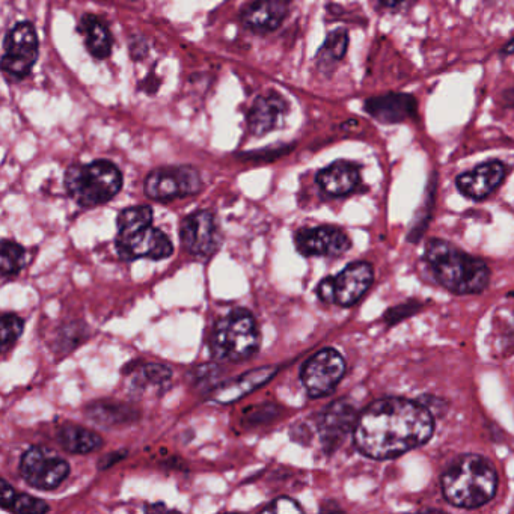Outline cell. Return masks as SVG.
Segmentation results:
<instances>
[{"label":"cell","mask_w":514,"mask_h":514,"mask_svg":"<svg viewBox=\"0 0 514 514\" xmlns=\"http://www.w3.org/2000/svg\"><path fill=\"white\" fill-rule=\"evenodd\" d=\"M435 433L429 407L407 398H382L359 415L353 429L356 448L374 460L395 459L427 444Z\"/></svg>","instance_id":"1"},{"label":"cell","mask_w":514,"mask_h":514,"mask_svg":"<svg viewBox=\"0 0 514 514\" xmlns=\"http://www.w3.org/2000/svg\"><path fill=\"white\" fill-rule=\"evenodd\" d=\"M441 486L451 505L472 510L495 498L498 474L489 460L478 454H465L448 466L442 475Z\"/></svg>","instance_id":"2"},{"label":"cell","mask_w":514,"mask_h":514,"mask_svg":"<svg viewBox=\"0 0 514 514\" xmlns=\"http://www.w3.org/2000/svg\"><path fill=\"white\" fill-rule=\"evenodd\" d=\"M426 260L442 287L465 296L478 294L489 285V267L484 261L459 251L445 240L433 239L426 246Z\"/></svg>","instance_id":"3"},{"label":"cell","mask_w":514,"mask_h":514,"mask_svg":"<svg viewBox=\"0 0 514 514\" xmlns=\"http://www.w3.org/2000/svg\"><path fill=\"white\" fill-rule=\"evenodd\" d=\"M123 174L115 163L97 160L86 165H74L65 174L68 195L82 207L106 204L120 193Z\"/></svg>","instance_id":"4"},{"label":"cell","mask_w":514,"mask_h":514,"mask_svg":"<svg viewBox=\"0 0 514 514\" xmlns=\"http://www.w3.org/2000/svg\"><path fill=\"white\" fill-rule=\"evenodd\" d=\"M260 349V329L249 311L237 308L218 320L210 338L213 358L242 362Z\"/></svg>","instance_id":"5"},{"label":"cell","mask_w":514,"mask_h":514,"mask_svg":"<svg viewBox=\"0 0 514 514\" xmlns=\"http://www.w3.org/2000/svg\"><path fill=\"white\" fill-rule=\"evenodd\" d=\"M374 270L370 263L358 261L349 264L337 276L323 279L317 287V294L326 303L352 306L361 300L373 284Z\"/></svg>","instance_id":"6"},{"label":"cell","mask_w":514,"mask_h":514,"mask_svg":"<svg viewBox=\"0 0 514 514\" xmlns=\"http://www.w3.org/2000/svg\"><path fill=\"white\" fill-rule=\"evenodd\" d=\"M20 474L34 489L53 490L64 483L70 474V465L52 448L37 445L23 454Z\"/></svg>","instance_id":"7"},{"label":"cell","mask_w":514,"mask_h":514,"mask_svg":"<svg viewBox=\"0 0 514 514\" xmlns=\"http://www.w3.org/2000/svg\"><path fill=\"white\" fill-rule=\"evenodd\" d=\"M38 35L32 23H17L4 40L2 71L10 79L22 80L31 74L38 61Z\"/></svg>","instance_id":"8"},{"label":"cell","mask_w":514,"mask_h":514,"mask_svg":"<svg viewBox=\"0 0 514 514\" xmlns=\"http://www.w3.org/2000/svg\"><path fill=\"white\" fill-rule=\"evenodd\" d=\"M201 187V175L192 166H166L154 169L145 178L144 184L148 198L162 202L196 195Z\"/></svg>","instance_id":"9"},{"label":"cell","mask_w":514,"mask_h":514,"mask_svg":"<svg viewBox=\"0 0 514 514\" xmlns=\"http://www.w3.org/2000/svg\"><path fill=\"white\" fill-rule=\"evenodd\" d=\"M346 373V362L335 349H323L311 356L300 370V380L313 398L335 391Z\"/></svg>","instance_id":"10"},{"label":"cell","mask_w":514,"mask_h":514,"mask_svg":"<svg viewBox=\"0 0 514 514\" xmlns=\"http://www.w3.org/2000/svg\"><path fill=\"white\" fill-rule=\"evenodd\" d=\"M117 251L124 261L138 260V258L163 260L171 257L174 246L169 237L159 228H154L153 225H142L130 230H118Z\"/></svg>","instance_id":"11"},{"label":"cell","mask_w":514,"mask_h":514,"mask_svg":"<svg viewBox=\"0 0 514 514\" xmlns=\"http://www.w3.org/2000/svg\"><path fill=\"white\" fill-rule=\"evenodd\" d=\"M183 248L193 257L210 258L222 245V233L213 213L199 210L183 219L180 225Z\"/></svg>","instance_id":"12"},{"label":"cell","mask_w":514,"mask_h":514,"mask_svg":"<svg viewBox=\"0 0 514 514\" xmlns=\"http://www.w3.org/2000/svg\"><path fill=\"white\" fill-rule=\"evenodd\" d=\"M297 251L303 257H340L349 251L352 242L340 228H302L294 236Z\"/></svg>","instance_id":"13"},{"label":"cell","mask_w":514,"mask_h":514,"mask_svg":"<svg viewBox=\"0 0 514 514\" xmlns=\"http://www.w3.org/2000/svg\"><path fill=\"white\" fill-rule=\"evenodd\" d=\"M293 0H252L243 8L240 19L243 26L255 34L276 31L287 17Z\"/></svg>","instance_id":"14"},{"label":"cell","mask_w":514,"mask_h":514,"mask_svg":"<svg viewBox=\"0 0 514 514\" xmlns=\"http://www.w3.org/2000/svg\"><path fill=\"white\" fill-rule=\"evenodd\" d=\"M505 174H507V168L504 163L498 160L483 163L472 171L460 174L456 181L457 189L468 198L481 201L501 186Z\"/></svg>","instance_id":"15"},{"label":"cell","mask_w":514,"mask_h":514,"mask_svg":"<svg viewBox=\"0 0 514 514\" xmlns=\"http://www.w3.org/2000/svg\"><path fill=\"white\" fill-rule=\"evenodd\" d=\"M288 114L287 101L281 95L270 92L254 101L248 114L249 132L255 136H264L279 129Z\"/></svg>","instance_id":"16"},{"label":"cell","mask_w":514,"mask_h":514,"mask_svg":"<svg viewBox=\"0 0 514 514\" xmlns=\"http://www.w3.org/2000/svg\"><path fill=\"white\" fill-rule=\"evenodd\" d=\"M365 111L383 124H400L412 120L418 112V101L412 95L386 94L368 98Z\"/></svg>","instance_id":"17"},{"label":"cell","mask_w":514,"mask_h":514,"mask_svg":"<svg viewBox=\"0 0 514 514\" xmlns=\"http://www.w3.org/2000/svg\"><path fill=\"white\" fill-rule=\"evenodd\" d=\"M356 418L355 409L352 404L346 401H337L331 404L329 409L320 418V435L326 445L340 444L341 439L355 429Z\"/></svg>","instance_id":"18"},{"label":"cell","mask_w":514,"mask_h":514,"mask_svg":"<svg viewBox=\"0 0 514 514\" xmlns=\"http://www.w3.org/2000/svg\"><path fill=\"white\" fill-rule=\"evenodd\" d=\"M359 183H361V172L358 166L344 160L332 163L317 174V184L322 187L323 192L331 196L349 195L359 186Z\"/></svg>","instance_id":"19"},{"label":"cell","mask_w":514,"mask_h":514,"mask_svg":"<svg viewBox=\"0 0 514 514\" xmlns=\"http://www.w3.org/2000/svg\"><path fill=\"white\" fill-rule=\"evenodd\" d=\"M275 373V367H263L249 371V373H245L243 376L237 377V379L230 380V382L222 385L221 388L216 389L215 394H213V400L221 404L234 403V401L239 400V398L248 395L249 392L255 391V389L263 386L264 383H267V380L275 376Z\"/></svg>","instance_id":"20"},{"label":"cell","mask_w":514,"mask_h":514,"mask_svg":"<svg viewBox=\"0 0 514 514\" xmlns=\"http://www.w3.org/2000/svg\"><path fill=\"white\" fill-rule=\"evenodd\" d=\"M86 418L101 427H117L132 423L139 417L133 407L115 401H95L85 409Z\"/></svg>","instance_id":"21"},{"label":"cell","mask_w":514,"mask_h":514,"mask_svg":"<svg viewBox=\"0 0 514 514\" xmlns=\"http://www.w3.org/2000/svg\"><path fill=\"white\" fill-rule=\"evenodd\" d=\"M56 438L65 451L73 454L94 453L103 447V438L98 433L77 424H64Z\"/></svg>","instance_id":"22"},{"label":"cell","mask_w":514,"mask_h":514,"mask_svg":"<svg viewBox=\"0 0 514 514\" xmlns=\"http://www.w3.org/2000/svg\"><path fill=\"white\" fill-rule=\"evenodd\" d=\"M80 28L85 35L86 49L95 59H106L111 56L112 37L105 23L92 14H86Z\"/></svg>","instance_id":"23"},{"label":"cell","mask_w":514,"mask_h":514,"mask_svg":"<svg viewBox=\"0 0 514 514\" xmlns=\"http://www.w3.org/2000/svg\"><path fill=\"white\" fill-rule=\"evenodd\" d=\"M347 47H349V34L346 29H337V31L331 32L317 53L316 61L320 70H331L346 56Z\"/></svg>","instance_id":"24"},{"label":"cell","mask_w":514,"mask_h":514,"mask_svg":"<svg viewBox=\"0 0 514 514\" xmlns=\"http://www.w3.org/2000/svg\"><path fill=\"white\" fill-rule=\"evenodd\" d=\"M171 368L162 364H145L132 374V386L138 391H147L150 388H159L171 380Z\"/></svg>","instance_id":"25"},{"label":"cell","mask_w":514,"mask_h":514,"mask_svg":"<svg viewBox=\"0 0 514 514\" xmlns=\"http://www.w3.org/2000/svg\"><path fill=\"white\" fill-rule=\"evenodd\" d=\"M26 249L19 243L4 240L0 248V272L4 276H16L25 269Z\"/></svg>","instance_id":"26"},{"label":"cell","mask_w":514,"mask_h":514,"mask_svg":"<svg viewBox=\"0 0 514 514\" xmlns=\"http://www.w3.org/2000/svg\"><path fill=\"white\" fill-rule=\"evenodd\" d=\"M0 322H2V332H0L2 334V350L7 353L8 349H11L22 337L25 322L16 314H4Z\"/></svg>","instance_id":"27"},{"label":"cell","mask_w":514,"mask_h":514,"mask_svg":"<svg viewBox=\"0 0 514 514\" xmlns=\"http://www.w3.org/2000/svg\"><path fill=\"white\" fill-rule=\"evenodd\" d=\"M11 511L19 514H41L50 511V505L43 501V499L34 498V496L23 493V495H17Z\"/></svg>","instance_id":"28"},{"label":"cell","mask_w":514,"mask_h":514,"mask_svg":"<svg viewBox=\"0 0 514 514\" xmlns=\"http://www.w3.org/2000/svg\"><path fill=\"white\" fill-rule=\"evenodd\" d=\"M263 511L264 513L294 514L303 513V508L294 499L281 496V498H276L275 501L270 502L267 507L263 508Z\"/></svg>","instance_id":"29"},{"label":"cell","mask_w":514,"mask_h":514,"mask_svg":"<svg viewBox=\"0 0 514 514\" xmlns=\"http://www.w3.org/2000/svg\"><path fill=\"white\" fill-rule=\"evenodd\" d=\"M16 498L17 493L14 487L11 486L5 478H2V480H0V501H2V507H4L5 510H11Z\"/></svg>","instance_id":"30"},{"label":"cell","mask_w":514,"mask_h":514,"mask_svg":"<svg viewBox=\"0 0 514 514\" xmlns=\"http://www.w3.org/2000/svg\"><path fill=\"white\" fill-rule=\"evenodd\" d=\"M380 4L386 8H395L403 2V0H379Z\"/></svg>","instance_id":"31"},{"label":"cell","mask_w":514,"mask_h":514,"mask_svg":"<svg viewBox=\"0 0 514 514\" xmlns=\"http://www.w3.org/2000/svg\"><path fill=\"white\" fill-rule=\"evenodd\" d=\"M502 53H504V55H510V53H514V40L511 41V43L508 44L504 50H502Z\"/></svg>","instance_id":"32"}]
</instances>
